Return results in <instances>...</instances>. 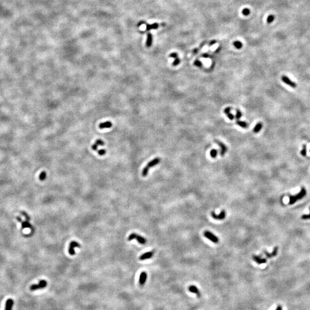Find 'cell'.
<instances>
[{"label": "cell", "mask_w": 310, "mask_h": 310, "mask_svg": "<svg viewBox=\"0 0 310 310\" xmlns=\"http://www.w3.org/2000/svg\"><path fill=\"white\" fill-rule=\"evenodd\" d=\"M306 193H307L306 189L303 187L302 189H301V190H300V191L299 192V193H297V195L293 196H290V197H289V204H294L296 201H299V200L300 199H301L304 196H306Z\"/></svg>", "instance_id": "cell-1"}, {"label": "cell", "mask_w": 310, "mask_h": 310, "mask_svg": "<svg viewBox=\"0 0 310 310\" xmlns=\"http://www.w3.org/2000/svg\"><path fill=\"white\" fill-rule=\"evenodd\" d=\"M47 285V282L45 281V280H41L39 281V283L38 284H32V285L30 287V289L32 291H36L38 290V289H43V288H45Z\"/></svg>", "instance_id": "cell-2"}, {"label": "cell", "mask_w": 310, "mask_h": 310, "mask_svg": "<svg viewBox=\"0 0 310 310\" xmlns=\"http://www.w3.org/2000/svg\"><path fill=\"white\" fill-rule=\"evenodd\" d=\"M204 237H206L207 239L210 240L211 241H212V242L215 243H217L219 242V238L217 237L214 234L211 233L210 231H206L204 232Z\"/></svg>", "instance_id": "cell-3"}, {"label": "cell", "mask_w": 310, "mask_h": 310, "mask_svg": "<svg viewBox=\"0 0 310 310\" xmlns=\"http://www.w3.org/2000/svg\"><path fill=\"white\" fill-rule=\"evenodd\" d=\"M81 245L78 242H75V241H72L70 242V246H69V249H68V252L71 255H75V250H74V248L75 247H81Z\"/></svg>", "instance_id": "cell-4"}, {"label": "cell", "mask_w": 310, "mask_h": 310, "mask_svg": "<svg viewBox=\"0 0 310 310\" xmlns=\"http://www.w3.org/2000/svg\"><path fill=\"white\" fill-rule=\"evenodd\" d=\"M281 80L287 85H288V86H291V87L292 88H296L297 87V84H296L295 82H293V81H291L290 79H289L288 76H287L283 75L281 76Z\"/></svg>", "instance_id": "cell-5"}, {"label": "cell", "mask_w": 310, "mask_h": 310, "mask_svg": "<svg viewBox=\"0 0 310 310\" xmlns=\"http://www.w3.org/2000/svg\"><path fill=\"white\" fill-rule=\"evenodd\" d=\"M17 219L19 222L21 223V226H22V229H25V228H29V229H31L32 230H33V227H32V225H31L29 222L27 221V220L22 221V219H21L20 216H17Z\"/></svg>", "instance_id": "cell-6"}, {"label": "cell", "mask_w": 310, "mask_h": 310, "mask_svg": "<svg viewBox=\"0 0 310 310\" xmlns=\"http://www.w3.org/2000/svg\"><path fill=\"white\" fill-rule=\"evenodd\" d=\"M211 216L216 220H222L226 217V212L225 210H222L219 215H216L214 212H211Z\"/></svg>", "instance_id": "cell-7"}, {"label": "cell", "mask_w": 310, "mask_h": 310, "mask_svg": "<svg viewBox=\"0 0 310 310\" xmlns=\"http://www.w3.org/2000/svg\"><path fill=\"white\" fill-rule=\"evenodd\" d=\"M216 143L220 147V149H221V151H220V155H221L222 157H223L225 155V154L226 153L227 151V148L222 142L219 141H216Z\"/></svg>", "instance_id": "cell-8"}, {"label": "cell", "mask_w": 310, "mask_h": 310, "mask_svg": "<svg viewBox=\"0 0 310 310\" xmlns=\"http://www.w3.org/2000/svg\"><path fill=\"white\" fill-rule=\"evenodd\" d=\"M189 291L191 293H195L198 297H201V292L199 291L198 288L195 285H190L189 287Z\"/></svg>", "instance_id": "cell-9"}, {"label": "cell", "mask_w": 310, "mask_h": 310, "mask_svg": "<svg viewBox=\"0 0 310 310\" xmlns=\"http://www.w3.org/2000/svg\"><path fill=\"white\" fill-rule=\"evenodd\" d=\"M153 254H154L153 251L148 252H147L145 253L142 254V255L140 257L139 259H140V260H145L149 259V258H151L153 256Z\"/></svg>", "instance_id": "cell-10"}, {"label": "cell", "mask_w": 310, "mask_h": 310, "mask_svg": "<svg viewBox=\"0 0 310 310\" xmlns=\"http://www.w3.org/2000/svg\"><path fill=\"white\" fill-rule=\"evenodd\" d=\"M147 279V274L145 272H143L140 275V278H139V284L140 285L143 286L145 283Z\"/></svg>", "instance_id": "cell-11"}, {"label": "cell", "mask_w": 310, "mask_h": 310, "mask_svg": "<svg viewBox=\"0 0 310 310\" xmlns=\"http://www.w3.org/2000/svg\"><path fill=\"white\" fill-rule=\"evenodd\" d=\"M13 304H14V301L12 299H8L5 303V310H12Z\"/></svg>", "instance_id": "cell-12"}, {"label": "cell", "mask_w": 310, "mask_h": 310, "mask_svg": "<svg viewBox=\"0 0 310 310\" xmlns=\"http://www.w3.org/2000/svg\"><path fill=\"white\" fill-rule=\"evenodd\" d=\"M160 162V158L156 157L155 158V159H153L150 162H149V163H148V164L147 165V166L148 168H150L156 166V165L158 164Z\"/></svg>", "instance_id": "cell-13"}, {"label": "cell", "mask_w": 310, "mask_h": 310, "mask_svg": "<svg viewBox=\"0 0 310 310\" xmlns=\"http://www.w3.org/2000/svg\"><path fill=\"white\" fill-rule=\"evenodd\" d=\"M253 259L258 264H265L266 262V260L265 258H261L260 257L258 256H253Z\"/></svg>", "instance_id": "cell-14"}, {"label": "cell", "mask_w": 310, "mask_h": 310, "mask_svg": "<svg viewBox=\"0 0 310 310\" xmlns=\"http://www.w3.org/2000/svg\"><path fill=\"white\" fill-rule=\"evenodd\" d=\"M277 252H278V247L276 246V247H274V248L273 249V251L272 252V253H268L267 252H265V255H266V257H268V258H272V257L276 256L277 254Z\"/></svg>", "instance_id": "cell-15"}, {"label": "cell", "mask_w": 310, "mask_h": 310, "mask_svg": "<svg viewBox=\"0 0 310 310\" xmlns=\"http://www.w3.org/2000/svg\"><path fill=\"white\" fill-rule=\"evenodd\" d=\"M159 24L157 22L153 23L152 24H147V29H146V31H149L151 29H157L158 28H159Z\"/></svg>", "instance_id": "cell-16"}, {"label": "cell", "mask_w": 310, "mask_h": 310, "mask_svg": "<svg viewBox=\"0 0 310 310\" xmlns=\"http://www.w3.org/2000/svg\"><path fill=\"white\" fill-rule=\"evenodd\" d=\"M152 41H153V37H152V35L151 34V33H148L147 35V42H146V46L148 48L150 47L152 44Z\"/></svg>", "instance_id": "cell-17"}, {"label": "cell", "mask_w": 310, "mask_h": 310, "mask_svg": "<svg viewBox=\"0 0 310 310\" xmlns=\"http://www.w3.org/2000/svg\"><path fill=\"white\" fill-rule=\"evenodd\" d=\"M112 126V124L111 122L110 121H106L105 122H102L99 125V128L101 129L104 128H110Z\"/></svg>", "instance_id": "cell-18"}, {"label": "cell", "mask_w": 310, "mask_h": 310, "mask_svg": "<svg viewBox=\"0 0 310 310\" xmlns=\"http://www.w3.org/2000/svg\"><path fill=\"white\" fill-rule=\"evenodd\" d=\"M262 128V122H258L256 124V125L254 126V128L253 130V132L254 133H257L261 130V129Z\"/></svg>", "instance_id": "cell-19"}, {"label": "cell", "mask_w": 310, "mask_h": 310, "mask_svg": "<svg viewBox=\"0 0 310 310\" xmlns=\"http://www.w3.org/2000/svg\"><path fill=\"white\" fill-rule=\"evenodd\" d=\"M135 239H137V241L142 245L145 244L146 242H147V240H146L145 238H144V237H143L140 236V235H139L137 234L136 235V238H135Z\"/></svg>", "instance_id": "cell-20"}, {"label": "cell", "mask_w": 310, "mask_h": 310, "mask_svg": "<svg viewBox=\"0 0 310 310\" xmlns=\"http://www.w3.org/2000/svg\"><path fill=\"white\" fill-rule=\"evenodd\" d=\"M236 124H237V125L239 126H241V128H245V129L247 128V127H248V126H249L248 124H247V122H245V121H239V120H237V121Z\"/></svg>", "instance_id": "cell-21"}, {"label": "cell", "mask_w": 310, "mask_h": 310, "mask_svg": "<svg viewBox=\"0 0 310 310\" xmlns=\"http://www.w3.org/2000/svg\"><path fill=\"white\" fill-rule=\"evenodd\" d=\"M233 45L237 49H239L242 47V43L239 41H235L233 43Z\"/></svg>", "instance_id": "cell-22"}, {"label": "cell", "mask_w": 310, "mask_h": 310, "mask_svg": "<svg viewBox=\"0 0 310 310\" xmlns=\"http://www.w3.org/2000/svg\"><path fill=\"white\" fill-rule=\"evenodd\" d=\"M218 155V151L216 149H212L210 151V156L212 158H216Z\"/></svg>", "instance_id": "cell-23"}, {"label": "cell", "mask_w": 310, "mask_h": 310, "mask_svg": "<svg viewBox=\"0 0 310 310\" xmlns=\"http://www.w3.org/2000/svg\"><path fill=\"white\" fill-rule=\"evenodd\" d=\"M274 16L271 14V15H269L268 17H267V19H266V22H267L268 24H270V23H272L273 21H274Z\"/></svg>", "instance_id": "cell-24"}, {"label": "cell", "mask_w": 310, "mask_h": 310, "mask_svg": "<svg viewBox=\"0 0 310 310\" xmlns=\"http://www.w3.org/2000/svg\"><path fill=\"white\" fill-rule=\"evenodd\" d=\"M46 176H47V174L45 171H43L39 176V179L41 181H43L45 179Z\"/></svg>", "instance_id": "cell-25"}, {"label": "cell", "mask_w": 310, "mask_h": 310, "mask_svg": "<svg viewBox=\"0 0 310 310\" xmlns=\"http://www.w3.org/2000/svg\"><path fill=\"white\" fill-rule=\"evenodd\" d=\"M242 14H243V15L247 16L249 15V14L250 13V10L249 9H248V8H244V9L242 10Z\"/></svg>", "instance_id": "cell-26"}, {"label": "cell", "mask_w": 310, "mask_h": 310, "mask_svg": "<svg viewBox=\"0 0 310 310\" xmlns=\"http://www.w3.org/2000/svg\"><path fill=\"white\" fill-rule=\"evenodd\" d=\"M301 154L303 156H306L307 155V145H303V149L301 151Z\"/></svg>", "instance_id": "cell-27"}, {"label": "cell", "mask_w": 310, "mask_h": 310, "mask_svg": "<svg viewBox=\"0 0 310 310\" xmlns=\"http://www.w3.org/2000/svg\"><path fill=\"white\" fill-rule=\"evenodd\" d=\"M242 114L239 109H237L236 111V115H235V118L237 120H239V118L242 117Z\"/></svg>", "instance_id": "cell-28"}, {"label": "cell", "mask_w": 310, "mask_h": 310, "mask_svg": "<svg viewBox=\"0 0 310 310\" xmlns=\"http://www.w3.org/2000/svg\"><path fill=\"white\" fill-rule=\"evenodd\" d=\"M149 170V168H148L147 166H146L143 169V172H142V175H143V176H144V177L147 176V175H148V173Z\"/></svg>", "instance_id": "cell-29"}, {"label": "cell", "mask_w": 310, "mask_h": 310, "mask_svg": "<svg viewBox=\"0 0 310 310\" xmlns=\"http://www.w3.org/2000/svg\"><path fill=\"white\" fill-rule=\"evenodd\" d=\"M21 213L22 214L23 216H24V217L25 218V219H26V220H27V221H28V222L30 221V220H31L30 216H29L28 214H27V212H25V211H21Z\"/></svg>", "instance_id": "cell-30"}, {"label": "cell", "mask_w": 310, "mask_h": 310, "mask_svg": "<svg viewBox=\"0 0 310 310\" xmlns=\"http://www.w3.org/2000/svg\"><path fill=\"white\" fill-rule=\"evenodd\" d=\"M193 64H194L195 66H197V67H201L202 66V62L200 60H198V59L195 61L194 63H193Z\"/></svg>", "instance_id": "cell-31"}, {"label": "cell", "mask_w": 310, "mask_h": 310, "mask_svg": "<svg viewBox=\"0 0 310 310\" xmlns=\"http://www.w3.org/2000/svg\"><path fill=\"white\" fill-rule=\"evenodd\" d=\"M180 63V60L178 58H175V60L174 61V62L172 63V66H177L179 64V63Z\"/></svg>", "instance_id": "cell-32"}, {"label": "cell", "mask_w": 310, "mask_h": 310, "mask_svg": "<svg viewBox=\"0 0 310 310\" xmlns=\"http://www.w3.org/2000/svg\"><path fill=\"white\" fill-rule=\"evenodd\" d=\"M137 234L136 233H132L131 234H130L129 236L128 237V240L129 241H132L133 239H135L136 238V236Z\"/></svg>", "instance_id": "cell-33"}, {"label": "cell", "mask_w": 310, "mask_h": 310, "mask_svg": "<svg viewBox=\"0 0 310 310\" xmlns=\"http://www.w3.org/2000/svg\"><path fill=\"white\" fill-rule=\"evenodd\" d=\"M95 144H97V145H104V143L101 140H97Z\"/></svg>", "instance_id": "cell-34"}, {"label": "cell", "mask_w": 310, "mask_h": 310, "mask_svg": "<svg viewBox=\"0 0 310 310\" xmlns=\"http://www.w3.org/2000/svg\"><path fill=\"white\" fill-rule=\"evenodd\" d=\"M98 153L99 154V155H101V156L104 155L105 153H106V150H105V149L99 150V151H98Z\"/></svg>", "instance_id": "cell-35"}, {"label": "cell", "mask_w": 310, "mask_h": 310, "mask_svg": "<svg viewBox=\"0 0 310 310\" xmlns=\"http://www.w3.org/2000/svg\"><path fill=\"white\" fill-rule=\"evenodd\" d=\"M301 219H310V213L308 215H303L301 216Z\"/></svg>", "instance_id": "cell-36"}, {"label": "cell", "mask_w": 310, "mask_h": 310, "mask_svg": "<svg viewBox=\"0 0 310 310\" xmlns=\"http://www.w3.org/2000/svg\"><path fill=\"white\" fill-rule=\"evenodd\" d=\"M169 56L170 58H177L178 57V54L177 53H175V52H174V53L171 54Z\"/></svg>", "instance_id": "cell-37"}, {"label": "cell", "mask_w": 310, "mask_h": 310, "mask_svg": "<svg viewBox=\"0 0 310 310\" xmlns=\"http://www.w3.org/2000/svg\"><path fill=\"white\" fill-rule=\"evenodd\" d=\"M231 108L230 107H228V108H226L224 110V113L226 114H228L229 113H230V112Z\"/></svg>", "instance_id": "cell-38"}, {"label": "cell", "mask_w": 310, "mask_h": 310, "mask_svg": "<svg viewBox=\"0 0 310 310\" xmlns=\"http://www.w3.org/2000/svg\"><path fill=\"white\" fill-rule=\"evenodd\" d=\"M227 117H229V118L230 120H233L234 118V115L231 113H229L228 114H227Z\"/></svg>", "instance_id": "cell-39"}, {"label": "cell", "mask_w": 310, "mask_h": 310, "mask_svg": "<svg viewBox=\"0 0 310 310\" xmlns=\"http://www.w3.org/2000/svg\"><path fill=\"white\" fill-rule=\"evenodd\" d=\"M216 40H211V41H210L209 43H208V45H209V47H211V46L214 45V44H216Z\"/></svg>", "instance_id": "cell-40"}, {"label": "cell", "mask_w": 310, "mask_h": 310, "mask_svg": "<svg viewBox=\"0 0 310 310\" xmlns=\"http://www.w3.org/2000/svg\"><path fill=\"white\" fill-rule=\"evenodd\" d=\"M143 24H147V22H146L145 21H140V22H139V23H138L137 25V26L140 27L141 25H143Z\"/></svg>", "instance_id": "cell-41"}, {"label": "cell", "mask_w": 310, "mask_h": 310, "mask_svg": "<svg viewBox=\"0 0 310 310\" xmlns=\"http://www.w3.org/2000/svg\"><path fill=\"white\" fill-rule=\"evenodd\" d=\"M91 148L92 149L94 150V151H96V150H97V148H98V145H97L96 144H93V145H92Z\"/></svg>", "instance_id": "cell-42"}, {"label": "cell", "mask_w": 310, "mask_h": 310, "mask_svg": "<svg viewBox=\"0 0 310 310\" xmlns=\"http://www.w3.org/2000/svg\"><path fill=\"white\" fill-rule=\"evenodd\" d=\"M198 51H199L198 48H195V49H193V55H196V54L198 52Z\"/></svg>", "instance_id": "cell-43"}, {"label": "cell", "mask_w": 310, "mask_h": 310, "mask_svg": "<svg viewBox=\"0 0 310 310\" xmlns=\"http://www.w3.org/2000/svg\"><path fill=\"white\" fill-rule=\"evenodd\" d=\"M201 56L202 58H209L210 57V55H208V54H203L201 55Z\"/></svg>", "instance_id": "cell-44"}, {"label": "cell", "mask_w": 310, "mask_h": 310, "mask_svg": "<svg viewBox=\"0 0 310 310\" xmlns=\"http://www.w3.org/2000/svg\"><path fill=\"white\" fill-rule=\"evenodd\" d=\"M206 44V41H204L203 42H202V43L201 44H200L199 48H202V47H203Z\"/></svg>", "instance_id": "cell-45"}, {"label": "cell", "mask_w": 310, "mask_h": 310, "mask_svg": "<svg viewBox=\"0 0 310 310\" xmlns=\"http://www.w3.org/2000/svg\"><path fill=\"white\" fill-rule=\"evenodd\" d=\"M220 49H221V47H219L217 49H216V51H215V53H218V52H219V51H220Z\"/></svg>", "instance_id": "cell-46"}, {"label": "cell", "mask_w": 310, "mask_h": 310, "mask_svg": "<svg viewBox=\"0 0 310 310\" xmlns=\"http://www.w3.org/2000/svg\"><path fill=\"white\" fill-rule=\"evenodd\" d=\"M276 310H283L282 307H281V306H278L277 307V308H276Z\"/></svg>", "instance_id": "cell-47"}]
</instances>
